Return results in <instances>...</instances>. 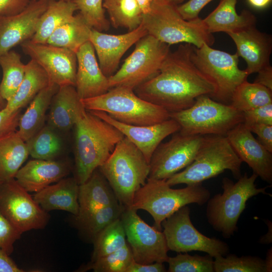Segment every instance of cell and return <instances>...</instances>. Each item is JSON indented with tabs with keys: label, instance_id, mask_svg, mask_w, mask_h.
I'll return each mask as SVG.
<instances>
[{
	"label": "cell",
	"instance_id": "9a60e30c",
	"mask_svg": "<svg viewBox=\"0 0 272 272\" xmlns=\"http://www.w3.org/2000/svg\"><path fill=\"white\" fill-rule=\"evenodd\" d=\"M203 137L179 130L169 141L161 143L151 158L148 178L167 180L188 166L193 161Z\"/></svg>",
	"mask_w": 272,
	"mask_h": 272
},
{
	"label": "cell",
	"instance_id": "d6a6232c",
	"mask_svg": "<svg viewBox=\"0 0 272 272\" xmlns=\"http://www.w3.org/2000/svg\"><path fill=\"white\" fill-rule=\"evenodd\" d=\"M103 7L115 28H124L131 31L142 22L143 13L136 0H103Z\"/></svg>",
	"mask_w": 272,
	"mask_h": 272
},
{
	"label": "cell",
	"instance_id": "83f0119b",
	"mask_svg": "<svg viewBox=\"0 0 272 272\" xmlns=\"http://www.w3.org/2000/svg\"><path fill=\"white\" fill-rule=\"evenodd\" d=\"M58 88V85L50 83L35 96L21 115L19 129L16 131L24 142L30 139L44 126L46 112Z\"/></svg>",
	"mask_w": 272,
	"mask_h": 272
},
{
	"label": "cell",
	"instance_id": "e0dca14e",
	"mask_svg": "<svg viewBox=\"0 0 272 272\" xmlns=\"http://www.w3.org/2000/svg\"><path fill=\"white\" fill-rule=\"evenodd\" d=\"M48 1L32 0L18 14L0 16V56L32 38Z\"/></svg>",
	"mask_w": 272,
	"mask_h": 272
},
{
	"label": "cell",
	"instance_id": "94428289",
	"mask_svg": "<svg viewBox=\"0 0 272 272\" xmlns=\"http://www.w3.org/2000/svg\"><path fill=\"white\" fill-rule=\"evenodd\" d=\"M34 1H37V0H34ZM63 1H72V0H63Z\"/></svg>",
	"mask_w": 272,
	"mask_h": 272
},
{
	"label": "cell",
	"instance_id": "7402d4cb",
	"mask_svg": "<svg viewBox=\"0 0 272 272\" xmlns=\"http://www.w3.org/2000/svg\"><path fill=\"white\" fill-rule=\"evenodd\" d=\"M77 70L75 88L81 99L102 95L110 89L108 78L102 72L92 43L88 41L76 52Z\"/></svg>",
	"mask_w": 272,
	"mask_h": 272
},
{
	"label": "cell",
	"instance_id": "f35d334b",
	"mask_svg": "<svg viewBox=\"0 0 272 272\" xmlns=\"http://www.w3.org/2000/svg\"><path fill=\"white\" fill-rule=\"evenodd\" d=\"M214 272H266L264 259L251 255L228 253L214 258Z\"/></svg>",
	"mask_w": 272,
	"mask_h": 272
},
{
	"label": "cell",
	"instance_id": "3957f363",
	"mask_svg": "<svg viewBox=\"0 0 272 272\" xmlns=\"http://www.w3.org/2000/svg\"><path fill=\"white\" fill-rule=\"evenodd\" d=\"M142 23L148 34L169 45L188 43L198 48L205 43L212 46L215 42L202 19L185 20L177 6L166 0H153L149 12L143 14Z\"/></svg>",
	"mask_w": 272,
	"mask_h": 272
},
{
	"label": "cell",
	"instance_id": "680465c9",
	"mask_svg": "<svg viewBox=\"0 0 272 272\" xmlns=\"http://www.w3.org/2000/svg\"><path fill=\"white\" fill-rule=\"evenodd\" d=\"M169 3L178 6L183 2L184 0H166Z\"/></svg>",
	"mask_w": 272,
	"mask_h": 272
},
{
	"label": "cell",
	"instance_id": "ac0fdd59",
	"mask_svg": "<svg viewBox=\"0 0 272 272\" xmlns=\"http://www.w3.org/2000/svg\"><path fill=\"white\" fill-rule=\"evenodd\" d=\"M88 111L118 129L141 151L149 163L152 155L161 142L180 130L179 124L171 118L155 124L133 125L119 122L103 111Z\"/></svg>",
	"mask_w": 272,
	"mask_h": 272
},
{
	"label": "cell",
	"instance_id": "603a6c76",
	"mask_svg": "<svg viewBox=\"0 0 272 272\" xmlns=\"http://www.w3.org/2000/svg\"><path fill=\"white\" fill-rule=\"evenodd\" d=\"M69 172V166L64 162L34 159L19 169L15 179L28 192H37L63 178Z\"/></svg>",
	"mask_w": 272,
	"mask_h": 272
},
{
	"label": "cell",
	"instance_id": "91938a15",
	"mask_svg": "<svg viewBox=\"0 0 272 272\" xmlns=\"http://www.w3.org/2000/svg\"><path fill=\"white\" fill-rule=\"evenodd\" d=\"M3 181H2V180L0 179V184H1L2 183H3Z\"/></svg>",
	"mask_w": 272,
	"mask_h": 272
},
{
	"label": "cell",
	"instance_id": "9f6ffc18",
	"mask_svg": "<svg viewBox=\"0 0 272 272\" xmlns=\"http://www.w3.org/2000/svg\"><path fill=\"white\" fill-rule=\"evenodd\" d=\"M141 8L143 14L149 12L153 0H136Z\"/></svg>",
	"mask_w": 272,
	"mask_h": 272
},
{
	"label": "cell",
	"instance_id": "7c38bea8",
	"mask_svg": "<svg viewBox=\"0 0 272 272\" xmlns=\"http://www.w3.org/2000/svg\"><path fill=\"white\" fill-rule=\"evenodd\" d=\"M190 215V208L186 205L162 222L169 250L178 253L201 251L214 258L228 254L230 248L228 244L199 232L192 224Z\"/></svg>",
	"mask_w": 272,
	"mask_h": 272
},
{
	"label": "cell",
	"instance_id": "8d00e7d4",
	"mask_svg": "<svg viewBox=\"0 0 272 272\" xmlns=\"http://www.w3.org/2000/svg\"><path fill=\"white\" fill-rule=\"evenodd\" d=\"M124 208L119 202L101 208L76 219L80 230L93 241L104 228L120 218Z\"/></svg>",
	"mask_w": 272,
	"mask_h": 272
},
{
	"label": "cell",
	"instance_id": "9c48e42d",
	"mask_svg": "<svg viewBox=\"0 0 272 272\" xmlns=\"http://www.w3.org/2000/svg\"><path fill=\"white\" fill-rule=\"evenodd\" d=\"M170 117L179 124L181 132L200 135H226L244 120L242 112L206 95L198 97L189 108L170 112Z\"/></svg>",
	"mask_w": 272,
	"mask_h": 272
},
{
	"label": "cell",
	"instance_id": "e575fe53",
	"mask_svg": "<svg viewBox=\"0 0 272 272\" xmlns=\"http://www.w3.org/2000/svg\"><path fill=\"white\" fill-rule=\"evenodd\" d=\"M269 103H272V91L246 80L235 89L230 104L243 112Z\"/></svg>",
	"mask_w": 272,
	"mask_h": 272
},
{
	"label": "cell",
	"instance_id": "5b68a950",
	"mask_svg": "<svg viewBox=\"0 0 272 272\" xmlns=\"http://www.w3.org/2000/svg\"><path fill=\"white\" fill-rule=\"evenodd\" d=\"M211 196L202 183L187 185L173 189L164 179L148 178L135 193L130 208L148 212L154 220V226L162 230V222L182 207L190 203L202 206Z\"/></svg>",
	"mask_w": 272,
	"mask_h": 272
},
{
	"label": "cell",
	"instance_id": "60d3db41",
	"mask_svg": "<svg viewBox=\"0 0 272 272\" xmlns=\"http://www.w3.org/2000/svg\"><path fill=\"white\" fill-rule=\"evenodd\" d=\"M179 253L167 261L169 272H214V258L209 254L201 256Z\"/></svg>",
	"mask_w": 272,
	"mask_h": 272
},
{
	"label": "cell",
	"instance_id": "2e32d148",
	"mask_svg": "<svg viewBox=\"0 0 272 272\" xmlns=\"http://www.w3.org/2000/svg\"><path fill=\"white\" fill-rule=\"evenodd\" d=\"M20 45L24 53L45 71L51 83L59 87H75L77 58L75 52L46 43H35L30 39Z\"/></svg>",
	"mask_w": 272,
	"mask_h": 272
},
{
	"label": "cell",
	"instance_id": "4fadbf2b",
	"mask_svg": "<svg viewBox=\"0 0 272 272\" xmlns=\"http://www.w3.org/2000/svg\"><path fill=\"white\" fill-rule=\"evenodd\" d=\"M120 219L135 262H167L169 249L163 232L147 224L130 207L124 208Z\"/></svg>",
	"mask_w": 272,
	"mask_h": 272
},
{
	"label": "cell",
	"instance_id": "f546056e",
	"mask_svg": "<svg viewBox=\"0 0 272 272\" xmlns=\"http://www.w3.org/2000/svg\"><path fill=\"white\" fill-rule=\"evenodd\" d=\"M50 82L45 71L34 60L26 64L23 80L15 95L7 101L6 108L14 112L29 104Z\"/></svg>",
	"mask_w": 272,
	"mask_h": 272
},
{
	"label": "cell",
	"instance_id": "f5cc1de1",
	"mask_svg": "<svg viewBox=\"0 0 272 272\" xmlns=\"http://www.w3.org/2000/svg\"><path fill=\"white\" fill-rule=\"evenodd\" d=\"M265 223L268 226V231L259 239V243L263 244H267L272 242V224L269 220H265Z\"/></svg>",
	"mask_w": 272,
	"mask_h": 272
},
{
	"label": "cell",
	"instance_id": "816d5d0a",
	"mask_svg": "<svg viewBox=\"0 0 272 272\" xmlns=\"http://www.w3.org/2000/svg\"><path fill=\"white\" fill-rule=\"evenodd\" d=\"M254 83L261 85L272 91V66L269 65L257 72Z\"/></svg>",
	"mask_w": 272,
	"mask_h": 272
},
{
	"label": "cell",
	"instance_id": "bcb514c9",
	"mask_svg": "<svg viewBox=\"0 0 272 272\" xmlns=\"http://www.w3.org/2000/svg\"><path fill=\"white\" fill-rule=\"evenodd\" d=\"M21 110L12 112L5 107L0 110V136L16 131L21 116Z\"/></svg>",
	"mask_w": 272,
	"mask_h": 272
},
{
	"label": "cell",
	"instance_id": "7bdbcfd3",
	"mask_svg": "<svg viewBox=\"0 0 272 272\" xmlns=\"http://www.w3.org/2000/svg\"><path fill=\"white\" fill-rule=\"evenodd\" d=\"M22 234L0 211V248L10 255Z\"/></svg>",
	"mask_w": 272,
	"mask_h": 272
},
{
	"label": "cell",
	"instance_id": "681fc988",
	"mask_svg": "<svg viewBox=\"0 0 272 272\" xmlns=\"http://www.w3.org/2000/svg\"><path fill=\"white\" fill-rule=\"evenodd\" d=\"M166 268L163 262H156L143 264L134 260L127 268L125 272H165Z\"/></svg>",
	"mask_w": 272,
	"mask_h": 272
},
{
	"label": "cell",
	"instance_id": "f1b7e54d",
	"mask_svg": "<svg viewBox=\"0 0 272 272\" xmlns=\"http://www.w3.org/2000/svg\"><path fill=\"white\" fill-rule=\"evenodd\" d=\"M29 155L26 142L16 131L0 136V179L14 178Z\"/></svg>",
	"mask_w": 272,
	"mask_h": 272
},
{
	"label": "cell",
	"instance_id": "ba28073f",
	"mask_svg": "<svg viewBox=\"0 0 272 272\" xmlns=\"http://www.w3.org/2000/svg\"><path fill=\"white\" fill-rule=\"evenodd\" d=\"M81 101L87 110L105 112L117 121L129 125H153L170 118L166 109L142 99L133 90L124 87H113L102 95Z\"/></svg>",
	"mask_w": 272,
	"mask_h": 272
},
{
	"label": "cell",
	"instance_id": "1f68e13d",
	"mask_svg": "<svg viewBox=\"0 0 272 272\" xmlns=\"http://www.w3.org/2000/svg\"><path fill=\"white\" fill-rule=\"evenodd\" d=\"M92 28L79 13L61 25L52 33L46 44L64 48L75 53L90 41Z\"/></svg>",
	"mask_w": 272,
	"mask_h": 272
},
{
	"label": "cell",
	"instance_id": "4316f807",
	"mask_svg": "<svg viewBox=\"0 0 272 272\" xmlns=\"http://www.w3.org/2000/svg\"><path fill=\"white\" fill-rule=\"evenodd\" d=\"M237 0H221L217 7L202 21L208 31L213 34L237 32L255 25V15L247 10L236 12Z\"/></svg>",
	"mask_w": 272,
	"mask_h": 272
},
{
	"label": "cell",
	"instance_id": "8fae6325",
	"mask_svg": "<svg viewBox=\"0 0 272 272\" xmlns=\"http://www.w3.org/2000/svg\"><path fill=\"white\" fill-rule=\"evenodd\" d=\"M170 52L169 45L146 34L135 43L121 67L108 78L110 89L120 86L134 90L159 72Z\"/></svg>",
	"mask_w": 272,
	"mask_h": 272
},
{
	"label": "cell",
	"instance_id": "f6af8a7d",
	"mask_svg": "<svg viewBox=\"0 0 272 272\" xmlns=\"http://www.w3.org/2000/svg\"><path fill=\"white\" fill-rule=\"evenodd\" d=\"M213 0H189L188 2L177 6L181 16L186 20H191L198 17L202 9Z\"/></svg>",
	"mask_w": 272,
	"mask_h": 272
},
{
	"label": "cell",
	"instance_id": "6da1fadb",
	"mask_svg": "<svg viewBox=\"0 0 272 272\" xmlns=\"http://www.w3.org/2000/svg\"><path fill=\"white\" fill-rule=\"evenodd\" d=\"M193 47L182 43L171 51L159 72L134 89L136 95L169 112L189 108L200 96L212 97L215 86L192 61Z\"/></svg>",
	"mask_w": 272,
	"mask_h": 272
},
{
	"label": "cell",
	"instance_id": "52a82bcc",
	"mask_svg": "<svg viewBox=\"0 0 272 272\" xmlns=\"http://www.w3.org/2000/svg\"><path fill=\"white\" fill-rule=\"evenodd\" d=\"M242 163L226 135H206L192 162L166 180L170 186L200 184L226 170L238 179Z\"/></svg>",
	"mask_w": 272,
	"mask_h": 272
},
{
	"label": "cell",
	"instance_id": "c3c4849f",
	"mask_svg": "<svg viewBox=\"0 0 272 272\" xmlns=\"http://www.w3.org/2000/svg\"><path fill=\"white\" fill-rule=\"evenodd\" d=\"M29 3V0H0V16H11L18 14Z\"/></svg>",
	"mask_w": 272,
	"mask_h": 272
},
{
	"label": "cell",
	"instance_id": "836d02e7",
	"mask_svg": "<svg viewBox=\"0 0 272 272\" xmlns=\"http://www.w3.org/2000/svg\"><path fill=\"white\" fill-rule=\"evenodd\" d=\"M21 58L19 53L11 50L0 56L3 71L0 93L7 101L15 95L24 78L26 64Z\"/></svg>",
	"mask_w": 272,
	"mask_h": 272
},
{
	"label": "cell",
	"instance_id": "d4e9b609",
	"mask_svg": "<svg viewBox=\"0 0 272 272\" xmlns=\"http://www.w3.org/2000/svg\"><path fill=\"white\" fill-rule=\"evenodd\" d=\"M49 107L48 125L63 131L74 127L78 116L86 110L72 85L59 87Z\"/></svg>",
	"mask_w": 272,
	"mask_h": 272
},
{
	"label": "cell",
	"instance_id": "cb8c5ba5",
	"mask_svg": "<svg viewBox=\"0 0 272 272\" xmlns=\"http://www.w3.org/2000/svg\"><path fill=\"white\" fill-rule=\"evenodd\" d=\"M79 187L75 177L62 178L35 192L33 198L47 212L61 210L76 216L79 210Z\"/></svg>",
	"mask_w": 272,
	"mask_h": 272
},
{
	"label": "cell",
	"instance_id": "11a10c76",
	"mask_svg": "<svg viewBox=\"0 0 272 272\" xmlns=\"http://www.w3.org/2000/svg\"><path fill=\"white\" fill-rule=\"evenodd\" d=\"M266 272L272 271V248L268 249L266 253L265 259H264Z\"/></svg>",
	"mask_w": 272,
	"mask_h": 272
},
{
	"label": "cell",
	"instance_id": "6f0895ef",
	"mask_svg": "<svg viewBox=\"0 0 272 272\" xmlns=\"http://www.w3.org/2000/svg\"><path fill=\"white\" fill-rule=\"evenodd\" d=\"M7 105V101L5 100L1 96L0 93V110L4 109Z\"/></svg>",
	"mask_w": 272,
	"mask_h": 272
},
{
	"label": "cell",
	"instance_id": "277c9868",
	"mask_svg": "<svg viewBox=\"0 0 272 272\" xmlns=\"http://www.w3.org/2000/svg\"><path fill=\"white\" fill-rule=\"evenodd\" d=\"M113 190L118 202L130 207L136 191L148 178L150 163L141 151L124 137L99 168Z\"/></svg>",
	"mask_w": 272,
	"mask_h": 272
},
{
	"label": "cell",
	"instance_id": "8992f818",
	"mask_svg": "<svg viewBox=\"0 0 272 272\" xmlns=\"http://www.w3.org/2000/svg\"><path fill=\"white\" fill-rule=\"evenodd\" d=\"M257 177L254 173L250 176L245 173L236 182L224 177L222 181L223 192L215 194L208 200V222L225 238H230L237 231L238 221L249 199L259 194L272 196L266 191L271 185L256 187L255 182Z\"/></svg>",
	"mask_w": 272,
	"mask_h": 272
},
{
	"label": "cell",
	"instance_id": "d6986e66",
	"mask_svg": "<svg viewBox=\"0 0 272 272\" xmlns=\"http://www.w3.org/2000/svg\"><path fill=\"white\" fill-rule=\"evenodd\" d=\"M147 34L142 23L135 29L119 35L106 34L92 28L90 41L94 46L104 75L108 78L114 75L125 52Z\"/></svg>",
	"mask_w": 272,
	"mask_h": 272
},
{
	"label": "cell",
	"instance_id": "7a4b0ae2",
	"mask_svg": "<svg viewBox=\"0 0 272 272\" xmlns=\"http://www.w3.org/2000/svg\"><path fill=\"white\" fill-rule=\"evenodd\" d=\"M74 127L75 178L81 184L105 162L124 136L86 109L78 116Z\"/></svg>",
	"mask_w": 272,
	"mask_h": 272
},
{
	"label": "cell",
	"instance_id": "b9f144b4",
	"mask_svg": "<svg viewBox=\"0 0 272 272\" xmlns=\"http://www.w3.org/2000/svg\"><path fill=\"white\" fill-rule=\"evenodd\" d=\"M86 23L99 31H107L110 23L105 16L103 0H73Z\"/></svg>",
	"mask_w": 272,
	"mask_h": 272
},
{
	"label": "cell",
	"instance_id": "4dcf8cb0",
	"mask_svg": "<svg viewBox=\"0 0 272 272\" xmlns=\"http://www.w3.org/2000/svg\"><path fill=\"white\" fill-rule=\"evenodd\" d=\"M77 8L73 1L49 0L46 9L41 16L32 41L46 43L54 30L74 15Z\"/></svg>",
	"mask_w": 272,
	"mask_h": 272
},
{
	"label": "cell",
	"instance_id": "f907efd6",
	"mask_svg": "<svg viewBox=\"0 0 272 272\" xmlns=\"http://www.w3.org/2000/svg\"><path fill=\"white\" fill-rule=\"evenodd\" d=\"M6 251L0 248V272H23Z\"/></svg>",
	"mask_w": 272,
	"mask_h": 272
},
{
	"label": "cell",
	"instance_id": "44dd1931",
	"mask_svg": "<svg viewBox=\"0 0 272 272\" xmlns=\"http://www.w3.org/2000/svg\"><path fill=\"white\" fill-rule=\"evenodd\" d=\"M227 34L236 46L237 55L246 61L245 70L248 75L270 65L272 37L270 34L259 31L255 25Z\"/></svg>",
	"mask_w": 272,
	"mask_h": 272
},
{
	"label": "cell",
	"instance_id": "484cf974",
	"mask_svg": "<svg viewBox=\"0 0 272 272\" xmlns=\"http://www.w3.org/2000/svg\"><path fill=\"white\" fill-rule=\"evenodd\" d=\"M79 210L75 218H79L101 208L119 203L109 182L96 169L88 180L79 184Z\"/></svg>",
	"mask_w": 272,
	"mask_h": 272
},
{
	"label": "cell",
	"instance_id": "ee69618b",
	"mask_svg": "<svg viewBox=\"0 0 272 272\" xmlns=\"http://www.w3.org/2000/svg\"><path fill=\"white\" fill-rule=\"evenodd\" d=\"M243 113V123L246 126L254 124L272 125V103Z\"/></svg>",
	"mask_w": 272,
	"mask_h": 272
},
{
	"label": "cell",
	"instance_id": "30bf717a",
	"mask_svg": "<svg viewBox=\"0 0 272 272\" xmlns=\"http://www.w3.org/2000/svg\"><path fill=\"white\" fill-rule=\"evenodd\" d=\"M191 58L198 69L215 85L212 98L230 104L237 88L249 76L238 67L239 56L213 48L205 43L200 47H193Z\"/></svg>",
	"mask_w": 272,
	"mask_h": 272
},
{
	"label": "cell",
	"instance_id": "7dc6e473",
	"mask_svg": "<svg viewBox=\"0 0 272 272\" xmlns=\"http://www.w3.org/2000/svg\"><path fill=\"white\" fill-rule=\"evenodd\" d=\"M246 127L252 133L256 134L261 144L272 153V125L254 124Z\"/></svg>",
	"mask_w": 272,
	"mask_h": 272
},
{
	"label": "cell",
	"instance_id": "5bb4252c",
	"mask_svg": "<svg viewBox=\"0 0 272 272\" xmlns=\"http://www.w3.org/2000/svg\"><path fill=\"white\" fill-rule=\"evenodd\" d=\"M0 211L22 234L44 228L49 216L14 178L0 184Z\"/></svg>",
	"mask_w": 272,
	"mask_h": 272
},
{
	"label": "cell",
	"instance_id": "74e56055",
	"mask_svg": "<svg viewBox=\"0 0 272 272\" xmlns=\"http://www.w3.org/2000/svg\"><path fill=\"white\" fill-rule=\"evenodd\" d=\"M92 261L113 252L127 244L122 221L117 219L104 228L93 240Z\"/></svg>",
	"mask_w": 272,
	"mask_h": 272
},
{
	"label": "cell",
	"instance_id": "ffe728a7",
	"mask_svg": "<svg viewBox=\"0 0 272 272\" xmlns=\"http://www.w3.org/2000/svg\"><path fill=\"white\" fill-rule=\"evenodd\" d=\"M234 150L262 180L272 184V153L266 150L243 122L237 125L226 135Z\"/></svg>",
	"mask_w": 272,
	"mask_h": 272
},
{
	"label": "cell",
	"instance_id": "db71d44e",
	"mask_svg": "<svg viewBox=\"0 0 272 272\" xmlns=\"http://www.w3.org/2000/svg\"><path fill=\"white\" fill-rule=\"evenodd\" d=\"M252 7L257 9H263L268 6L272 0H247Z\"/></svg>",
	"mask_w": 272,
	"mask_h": 272
},
{
	"label": "cell",
	"instance_id": "d590c367",
	"mask_svg": "<svg viewBox=\"0 0 272 272\" xmlns=\"http://www.w3.org/2000/svg\"><path fill=\"white\" fill-rule=\"evenodd\" d=\"M26 143L29 155L36 159L53 160L62 149L60 138L49 125L44 126Z\"/></svg>",
	"mask_w": 272,
	"mask_h": 272
},
{
	"label": "cell",
	"instance_id": "ab89813d",
	"mask_svg": "<svg viewBox=\"0 0 272 272\" xmlns=\"http://www.w3.org/2000/svg\"><path fill=\"white\" fill-rule=\"evenodd\" d=\"M128 244L105 256L91 261L82 266L80 271L92 270L94 272H125L133 261Z\"/></svg>",
	"mask_w": 272,
	"mask_h": 272
}]
</instances>
